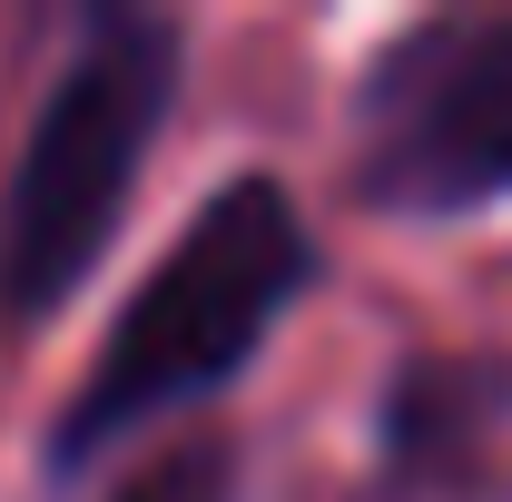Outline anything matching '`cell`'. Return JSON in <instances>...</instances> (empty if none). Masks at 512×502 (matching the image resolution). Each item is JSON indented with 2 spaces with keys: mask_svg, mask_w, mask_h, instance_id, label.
<instances>
[{
  "mask_svg": "<svg viewBox=\"0 0 512 502\" xmlns=\"http://www.w3.org/2000/svg\"><path fill=\"white\" fill-rule=\"evenodd\" d=\"M306 266H316L306 217L286 207L276 178L217 188L168 237V256L138 276V296L119 306L109 345L89 355V375H79V394H69V414H60V463H89V453H109L119 434L178 414L197 394H217L266 345V325L306 286Z\"/></svg>",
  "mask_w": 512,
  "mask_h": 502,
  "instance_id": "obj_1",
  "label": "cell"
},
{
  "mask_svg": "<svg viewBox=\"0 0 512 502\" xmlns=\"http://www.w3.org/2000/svg\"><path fill=\"white\" fill-rule=\"evenodd\" d=\"M178 99V30L148 10H109L69 40L40 119L20 138V168L0 197V306L10 315H60L89 266L109 256L138 168L168 128Z\"/></svg>",
  "mask_w": 512,
  "mask_h": 502,
  "instance_id": "obj_2",
  "label": "cell"
},
{
  "mask_svg": "<svg viewBox=\"0 0 512 502\" xmlns=\"http://www.w3.org/2000/svg\"><path fill=\"white\" fill-rule=\"evenodd\" d=\"M355 188L394 217H453L512 188V20H444L375 69Z\"/></svg>",
  "mask_w": 512,
  "mask_h": 502,
  "instance_id": "obj_3",
  "label": "cell"
},
{
  "mask_svg": "<svg viewBox=\"0 0 512 502\" xmlns=\"http://www.w3.org/2000/svg\"><path fill=\"white\" fill-rule=\"evenodd\" d=\"M384 483L404 502H503L512 493V365L424 355L384 404Z\"/></svg>",
  "mask_w": 512,
  "mask_h": 502,
  "instance_id": "obj_4",
  "label": "cell"
},
{
  "mask_svg": "<svg viewBox=\"0 0 512 502\" xmlns=\"http://www.w3.org/2000/svg\"><path fill=\"white\" fill-rule=\"evenodd\" d=\"M109 502H227V453H207V443H188V453L148 463L138 483H119Z\"/></svg>",
  "mask_w": 512,
  "mask_h": 502,
  "instance_id": "obj_5",
  "label": "cell"
}]
</instances>
